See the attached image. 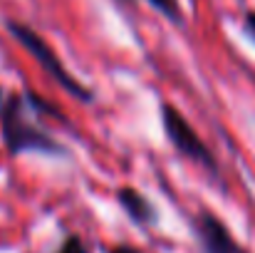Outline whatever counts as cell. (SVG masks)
<instances>
[{"instance_id":"cell-7","label":"cell","mask_w":255,"mask_h":253,"mask_svg":"<svg viewBox=\"0 0 255 253\" xmlns=\"http://www.w3.org/2000/svg\"><path fill=\"white\" fill-rule=\"evenodd\" d=\"M55 253H92V249L85 244V239L80 234H67L60 246L55 249Z\"/></svg>"},{"instance_id":"cell-10","label":"cell","mask_w":255,"mask_h":253,"mask_svg":"<svg viewBox=\"0 0 255 253\" xmlns=\"http://www.w3.org/2000/svg\"><path fill=\"white\" fill-rule=\"evenodd\" d=\"M114 2H117L122 10H134V7H136V0H114Z\"/></svg>"},{"instance_id":"cell-2","label":"cell","mask_w":255,"mask_h":253,"mask_svg":"<svg viewBox=\"0 0 255 253\" xmlns=\"http://www.w3.org/2000/svg\"><path fill=\"white\" fill-rule=\"evenodd\" d=\"M5 27H7V32L27 50V55L42 67V72H45L50 80H55L70 97H75V99L82 102V104H92V102H94V92H92L87 84L80 82V80L65 67L62 57L55 52V47H52L35 27H30V25H25V22H20V20H5Z\"/></svg>"},{"instance_id":"cell-9","label":"cell","mask_w":255,"mask_h":253,"mask_svg":"<svg viewBox=\"0 0 255 253\" xmlns=\"http://www.w3.org/2000/svg\"><path fill=\"white\" fill-rule=\"evenodd\" d=\"M104 253H144V251H139L136 246H129V244H114V246H107Z\"/></svg>"},{"instance_id":"cell-6","label":"cell","mask_w":255,"mask_h":253,"mask_svg":"<svg viewBox=\"0 0 255 253\" xmlns=\"http://www.w3.org/2000/svg\"><path fill=\"white\" fill-rule=\"evenodd\" d=\"M161 17H166L173 25H183L186 22V15H183V7H181V0H146Z\"/></svg>"},{"instance_id":"cell-8","label":"cell","mask_w":255,"mask_h":253,"mask_svg":"<svg viewBox=\"0 0 255 253\" xmlns=\"http://www.w3.org/2000/svg\"><path fill=\"white\" fill-rule=\"evenodd\" d=\"M243 30H246V35L255 42V10H246V12H243Z\"/></svg>"},{"instance_id":"cell-5","label":"cell","mask_w":255,"mask_h":253,"mask_svg":"<svg viewBox=\"0 0 255 253\" xmlns=\"http://www.w3.org/2000/svg\"><path fill=\"white\" fill-rule=\"evenodd\" d=\"M114 199H117L119 209L129 216V221L134 226L146 229V226H154L159 221V211H156L154 201L144 191H139L136 186H119Z\"/></svg>"},{"instance_id":"cell-11","label":"cell","mask_w":255,"mask_h":253,"mask_svg":"<svg viewBox=\"0 0 255 253\" xmlns=\"http://www.w3.org/2000/svg\"><path fill=\"white\" fill-rule=\"evenodd\" d=\"M2 99H5V89L0 87V107H2Z\"/></svg>"},{"instance_id":"cell-1","label":"cell","mask_w":255,"mask_h":253,"mask_svg":"<svg viewBox=\"0 0 255 253\" xmlns=\"http://www.w3.org/2000/svg\"><path fill=\"white\" fill-rule=\"evenodd\" d=\"M0 137L10 157L22 154H45L55 159H65L70 149L50 134L40 119L30 112V107L22 99V92H10L2 99L0 107Z\"/></svg>"},{"instance_id":"cell-4","label":"cell","mask_w":255,"mask_h":253,"mask_svg":"<svg viewBox=\"0 0 255 253\" xmlns=\"http://www.w3.org/2000/svg\"><path fill=\"white\" fill-rule=\"evenodd\" d=\"M191 224H193V234L201 246V253H251L233 236L226 221L208 209H201L191 219Z\"/></svg>"},{"instance_id":"cell-3","label":"cell","mask_w":255,"mask_h":253,"mask_svg":"<svg viewBox=\"0 0 255 253\" xmlns=\"http://www.w3.org/2000/svg\"><path fill=\"white\" fill-rule=\"evenodd\" d=\"M159 122H161V132H164L166 142L173 147L176 154H181L183 159L193 162L196 167L208 171L213 179H218L221 167H218L213 149L203 142V137L193 129V124L186 119V114L176 104H171V102L159 104Z\"/></svg>"}]
</instances>
